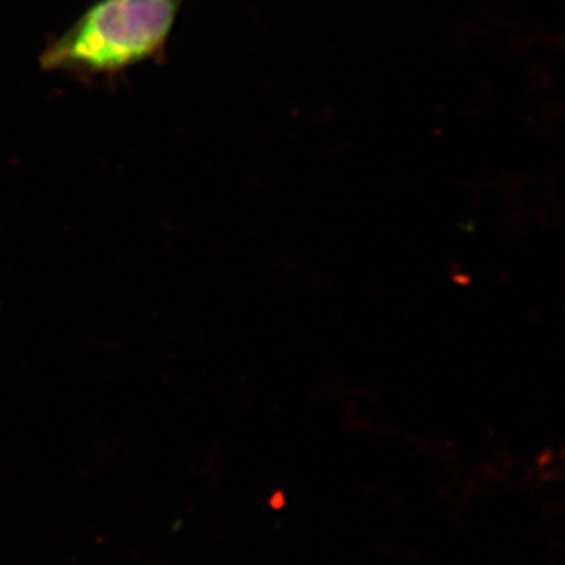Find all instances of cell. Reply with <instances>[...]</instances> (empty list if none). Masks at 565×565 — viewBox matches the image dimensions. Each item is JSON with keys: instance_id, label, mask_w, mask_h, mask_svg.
I'll return each instance as SVG.
<instances>
[{"instance_id": "obj_1", "label": "cell", "mask_w": 565, "mask_h": 565, "mask_svg": "<svg viewBox=\"0 0 565 565\" xmlns=\"http://www.w3.org/2000/svg\"><path fill=\"white\" fill-rule=\"evenodd\" d=\"M181 0H99L40 55L41 68L76 76H117L162 61Z\"/></svg>"}]
</instances>
